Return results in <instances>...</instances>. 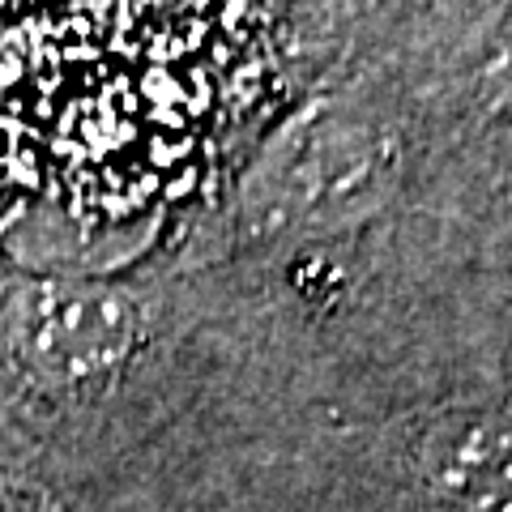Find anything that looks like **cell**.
<instances>
[{"label": "cell", "instance_id": "cell-1", "mask_svg": "<svg viewBox=\"0 0 512 512\" xmlns=\"http://www.w3.org/2000/svg\"><path fill=\"white\" fill-rule=\"evenodd\" d=\"M141 342L146 312L116 282H0V363L43 393L103 389L141 355Z\"/></svg>", "mask_w": 512, "mask_h": 512}, {"label": "cell", "instance_id": "cell-2", "mask_svg": "<svg viewBox=\"0 0 512 512\" xmlns=\"http://www.w3.org/2000/svg\"><path fill=\"white\" fill-rule=\"evenodd\" d=\"M325 77L508 52V0H274Z\"/></svg>", "mask_w": 512, "mask_h": 512}, {"label": "cell", "instance_id": "cell-3", "mask_svg": "<svg viewBox=\"0 0 512 512\" xmlns=\"http://www.w3.org/2000/svg\"><path fill=\"white\" fill-rule=\"evenodd\" d=\"M414 474L453 512L508 508V414L491 402L436 410L414 436Z\"/></svg>", "mask_w": 512, "mask_h": 512}]
</instances>
